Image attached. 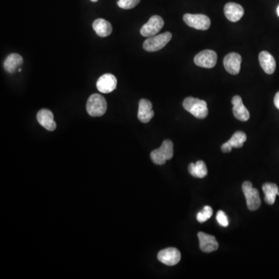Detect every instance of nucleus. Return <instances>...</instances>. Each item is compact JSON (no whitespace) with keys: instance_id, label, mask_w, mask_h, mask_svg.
<instances>
[{"instance_id":"5","label":"nucleus","mask_w":279,"mask_h":279,"mask_svg":"<svg viewBox=\"0 0 279 279\" xmlns=\"http://www.w3.org/2000/svg\"><path fill=\"white\" fill-rule=\"evenodd\" d=\"M242 190L247 200V206L250 210L255 211L258 209L261 204L258 190L254 188L251 182H244L242 185Z\"/></svg>"},{"instance_id":"9","label":"nucleus","mask_w":279,"mask_h":279,"mask_svg":"<svg viewBox=\"0 0 279 279\" xmlns=\"http://www.w3.org/2000/svg\"><path fill=\"white\" fill-rule=\"evenodd\" d=\"M158 259L163 264L173 266L180 261L181 253L179 250L175 248H168L159 251Z\"/></svg>"},{"instance_id":"7","label":"nucleus","mask_w":279,"mask_h":279,"mask_svg":"<svg viewBox=\"0 0 279 279\" xmlns=\"http://www.w3.org/2000/svg\"><path fill=\"white\" fill-rule=\"evenodd\" d=\"M164 24V21L160 16H153L150 18L148 22L142 26L140 29V34L146 37L156 35L158 32L162 30Z\"/></svg>"},{"instance_id":"13","label":"nucleus","mask_w":279,"mask_h":279,"mask_svg":"<svg viewBox=\"0 0 279 279\" xmlns=\"http://www.w3.org/2000/svg\"><path fill=\"white\" fill-rule=\"evenodd\" d=\"M232 113L236 119L240 121H248L250 118V113L246 108L241 97L235 95L232 99Z\"/></svg>"},{"instance_id":"29","label":"nucleus","mask_w":279,"mask_h":279,"mask_svg":"<svg viewBox=\"0 0 279 279\" xmlns=\"http://www.w3.org/2000/svg\"><path fill=\"white\" fill-rule=\"evenodd\" d=\"M91 1H92V2H97V1H98V0H91Z\"/></svg>"},{"instance_id":"25","label":"nucleus","mask_w":279,"mask_h":279,"mask_svg":"<svg viewBox=\"0 0 279 279\" xmlns=\"http://www.w3.org/2000/svg\"><path fill=\"white\" fill-rule=\"evenodd\" d=\"M216 220L222 227H227L229 225L228 217H227L225 212H223V211H218L217 214H216Z\"/></svg>"},{"instance_id":"12","label":"nucleus","mask_w":279,"mask_h":279,"mask_svg":"<svg viewBox=\"0 0 279 279\" xmlns=\"http://www.w3.org/2000/svg\"><path fill=\"white\" fill-rule=\"evenodd\" d=\"M199 240V248L203 252L210 253L212 251H216L219 248V244L216 241L215 236L212 235L207 234L203 232L198 233Z\"/></svg>"},{"instance_id":"8","label":"nucleus","mask_w":279,"mask_h":279,"mask_svg":"<svg viewBox=\"0 0 279 279\" xmlns=\"http://www.w3.org/2000/svg\"><path fill=\"white\" fill-rule=\"evenodd\" d=\"M217 62V54L211 50H205L199 52L194 58L195 65L199 67L212 69Z\"/></svg>"},{"instance_id":"14","label":"nucleus","mask_w":279,"mask_h":279,"mask_svg":"<svg viewBox=\"0 0 279 279\" xmlns=\"http://www.w3.org/2000/svg\"><path fill=\"white\" fill-rule=\"evenodd\" d=\"M155 113L152 110V103L147 99H142L139 101L138 119L142 123H148L154 117Z\"/></svg>"},{"instance_id":"24","label":"nucleus","mask_w":279,"mask_h":279,"mask_svg":"<svg viewBox=\"0 0 279 279\" xmlns=\"http://www.w3.org/2000/svg\"><path fill=\"white\" fill-rule=\"evenodd\" d=\"M140 0H118L117 5L123 9H130L138 6Z\"/></svg>"},{"instance_id":"19","label":"nucleus","mask_w":279,"mask_h":279,"mask_svg":"<svg viewBox=\"0 0 279 279\" xmlns=\"http://www.w3.org/2000/svg\"><path fill=\"white\" fill-rule=\"evenodd\" d=\"M23 64V58L20 54H11L8 56L4 62V69L7 72L14 73Z\"/></svg>"},{"instance_id":"21","label":"nucleus","mask_w":279,"mask_h":279,"mask_svg":"<svg viewBox=\"0 0 279 279\" xmlns=\"http://www.w3.org/2000/svg\"><path fill=\"white\" fill-rule=\"evenodd\" d=\"M188 171H189L190 175L195 178H199V179H203L208 174L207 165L203 161H198L195 164L191 163L188 165Z\"/></svg>"},{"instance_id":"23","label":"nucleus","mask_w":279,"mask_h":279,"mask_svg":"<svg viewBox=\"0 0 279 279\" xmlns=\"http://www.w3.org/2000/svg\"><path fill=\"white\" fill-rule=\"evenodd\" d=\"M212 209L210 207H209V206H206V207L202 209V211H200V212L197 214L196 218H197V220L199 223H204V222L208 220L212 216Z\"/></svg>"},{"instance_id":"17","label":"nucleus","mask_w":279,"mask_h":279,"mask_svg":"<svg viewBox=\"0 0 279 279\" xmlns=\"http://www.w3.org/2000/svg\"><path fill=\"white\" fill-rule=\"evenodd\" d=\"M259 62L264 72L272 74L276 69V60L268 51H261L259 54Z\"/></svg>"},{"instance_id":"22","label":"nucleus","mask_w":279,"mask_h":279,"mask_svg":"<svg viewBox=\"0 0 279 279\" xmlns=\"http://www.w3.org/2000/svg\"><path fill=\"white\" fill-rule=\"evenodd\" d=\"M247 140V135L242 131H237L233 134L231 139L227 141L232 148H240Z\"/></svg>"},{"instance_id":"20","label":"nucleus","mask_w":279,"mask_h":279,"mask_svg":"<svg viewBox=\"0 0 279 279\" xmlns=\"http://www.w3.org/2000/svg\"><path fill=\"white\" fill-rule=\"evenodd\" d=\"M264 200L268 205H273L276 202V196L279 195V187L274 183H264L262 186Z\"/></svg>"},{"instance_id":"15","label":"nucleus","mask_w":279,"mask_h":279,"mask_svg":"<svg viewBox=\"0 0 279 279\" xmlns=\"http://www.w3.org/2000/svg\"><path fill=\"white\" fill-rule=\"evenodd\" d=\"M37 121L38 123L49 131H54L57 127L54 120V115L50 110L43 109L37 113Z\"/></svg>"},{"instance_id":"27","label":"nucleus","mask_w":279,"mask_h":279,"mask_svg":"<svg viewBox=\"0 0 279 279\" xmlns=\"http://www.w3.org/2000/svg\"><path fill=\"white\" fill-rule=\"evenodd\" d=\"M274 102H275V106H276V108L279 110V92L276 93L275 99H274Z\"/></svg>"},{"instance_id":"26","label":"nucleus","mask_w":279,"mask_h":279,"mask_svg":"<svg viewBox=\"0 0 279 279\" xmlns=\"http://www.w3.org/2000/svg\"><path fill=\"white\" fill-rule=\"evenodd\" d=\"M232 147L230 145L229 143L226 142V143H223L221 147V150L224 153H229L231 152V150H232Z\"/></svg>"},{"instance_id":"10","label":"nucleus","mask_w":279,"mask_h":279,"mask_svg":"<svg viewBox=\"0 0 279 279\" xmlns=\"http://www.w3.org/2000/svg\"><path fill=\"white\" fill-rule=\"evenodd\" d=\"M117 85V79L114 74H105L99 77L96 82V87L100 93H110L114 91Z\"/></svg>"},{"instance_id":"3","label":"nucleus","mask_w":279,"mask_h":279,"mask_svg":"<svg viewBox=\"0 0 279 279\" xmlns=\"http://www.w3.org/2000/svg\"><path fill=\"white\" fill-rule=\"evenodd\" d=\"M86 110L91 116H101L104 115L107 110V102L102 95L93 94L88 99Z\"/></svg>"},{"instance_id":"2","label":"nucleus","mask_w":279,"mask_h":279,"mask_svg":"<svg viewBox=\"0 0 279 279\" xmlns=\"http://www.w3.org/2000/svg\"><path fill=\"white\" fill-rule=\"evenodd\" d=\"M173 155V143L170 140H165L159 148L151 153V158L155 164L162 165L167 160H171Z\"/></svg>"},{"instance_id":"18","label":"nucleus","mask_w":279,"mask_h":279,"mask_svg":"<svg viewBox=\"0 0 279 279\" xmlns=\"http://www.w3.org/2000/svg\"><path fill=\"white\" fill-rule=\"evenodd\" d=\"M93 30L101 37H108L113 31L111 23L104 19H97L93 23Z\"/></svg>"},{"instance_id":"1","label":"nucleus","mask_w":279,"mask_h":279,"mask_svg":"<svg viewBox=\"0 0 279 279\" xmlns=\"http://www.w3.org/2000/svg\"><path fill=\"white\" fill-rule=\"evenodd\" d=\"M183 107L198 119H204L208 115L207 103L204 100L188 97L183 101Z\"/></svg>"},{"instance_id":"6","label":"nucleus","mask_w":279,"mask_h":279,"mask_svg":"<svg viewBox=\"0 0 279 279\" xmlns=\"http://www.w3.org/2000/svg\"><path fill=\"white\" fill-rule=\"evenodd\" d=\"M185 23L190 27L196 30H207L210 27V19L203 14H185L183 17Z\"/></svg>"},{"instance_id":"4","label":"nucleus","mask_w":279,"mask_h":279,"mask_svg":"<svg viewBox=\"0 0 279 279\" xmlns=\"http://www.w3.org/2000/svg\"><path fill=\"white\" fill-rule=\"evenodd\" d=\"M171 37L172 35L170 32H165L163 34L148 37L143 42V49L149 52H155V51L162 50L171 41Z\"/></svg>"},{"instance_id":"11","label":"nucleus","mask_w":279,"mask_h":279,"mask_svg":"<svg viewBox=\"0 0 279 279\" xmlns=\"http://www.w3.org/2000/svg\"><path fill=\"white\" fill-rule=\"evenodd\" d=\"M242 58L237 53H230L226 56L223 59V65L230 74H238L240 71V65H241Z\"/></svg>"},{"instance_id":"28","label":"nucleus","mask_w":279,"mask_h":279,"mask_svg":"<svg viewBox=\"0 0 279 279\" xmlns=\"http://www.w3.org/2000/svg\"><path fill=\"white\" fill-rule=\"evenodd\" d=\"M277 13H278V15H279V7H278V9H277Z\"/></svg>"},{"instance_id":"16","label":"nucleus","mask_w":279,"mask_h":279,"mask_svg":"<svg viewBox=\"0 0 279 279\" xmlns=\"http://www.w3.org/2000/svg\"><path fill=\"white\" fill-rule=\"evenodd\" d=\"M224 14L231 22H237L244 16V8L235 2H228L224 6Z\"/></svg>"}]
</instances>
